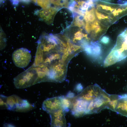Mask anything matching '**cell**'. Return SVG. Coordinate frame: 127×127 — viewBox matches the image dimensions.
Here are the masks:
<instances>
[{"instance_id":"obj_1","label":"cell","mask_w":127,"mask_h":127,"mask_svg":"<svg viewBox=\"0 0 127 127\" xmlns=\"http://www.w3.org/2000/svg\"><path fill=\"white\" fill-rule=\"evenodd\" d=\"M37 42L34 61L31 66L37 74V83L62 82L69 62L80 52L78 48L63 35L44 33Z\"/></svg>"},{"instance_id":"obj_2","label":"cell","mask_w":127,"mask_h":127,"mask_svg":"<svg viewBox=\"0 0 127 127\" xmlns=\"http://www.w3.org/2000/svg\"><path fill=\"white\" fill-rule=\"evenodd\" d=\"M127 57V28L117 37L116 44L104 61L107 67L113 65Z\"/></svg>"},{"instance_id":"obj_3","label":"cell","mask_w":127,"mask_h":127,"mask_svg":"<svg viewBox=\"0 0 127 127\" xmlns=\"http://www.w3.org/2000/svg\"><path fill=\"white\" fill-rule=\"evenodd\" d=\"M37 79L36 73L29 67L14 78L13 82L17 88H24L37 83Z\"/></svg>"},{"instance_id":"obj_4","label":"cell","mask_w":127,"mask_h":127,"mask_svg":"<svg viewBox=\"0 0 127 127\" xmlns=\"http://www.w3.org/2000/svg\"><path fill=\"white\" fill-rule=\"evenodd\" d=\"M110 94L106 91L89 102L86 114L98 113L107 108L109 100Z\"/></svg>"},{"instance_id":"obj_5","label":"cell","mask_w":127,"mask_h":127,"mask_svg":"<svg viewBox=\"0 0 127 127\" xmlns=\"http://www.w3.org/2000/svg\"><path fill=\"white\" fill-rule=\"evenodd\" d=\"M30 51L26 48H21L15 50L12 55V59L17 67L24 68L27 67L31 61Z\"/></svg>"},{"instance_id":"obj_6","label":"cell","mask_w":127,"mask_h":127,"mask_svg":"<svg viewBox=\"0 0 127 127\" xmlns=\"http://www.w3.org/2000/svg\"><path fill=\"white\" fill-rule=\"evenodd\" d=\"M105 92L98 85L95 84L87 87L76 96L89 102Z\"/></svg>"},{"instance_id":"obj_7","label":"cell","mask_w":127,"mask_h":127,"mask_svg":"<svg viewBox=\"0 0 127 127\" xmlns=\"http://www.w3.org/2000/svg\"><path fill=\"white\" fill-rule=\"evenodd\" d=\"M89 102L75 96L70 110L71 114L76 118L86 115Z\"/></svg>"},{"instance_id":"obj_8","label":"cell","mask_w":127,"mask_h":127,"mask_svg":"<svg viewBox=\"0 0 127 127\" xmlns=\"http://www.w3.org/2000/svg\"><path fill=\"white\" fill-rule=\"evenodd\" d=\"M58 10L57 7L50 6L47 8L36 10L35 11L34 14L37 16L40 20L50 24L53 23Z\"/></svg>"},{"instance_id":"obj_9","label":"cell","mask_w":127,"mask_h":127,"mask_svg":"<svg viewBox=\"0 0 127 127\" xmlns=\"http://www.w3.org/2000/svg\"><path fill=\"white\" fill-rule=\"evenodd\" d=\"M49 114L51 118V127H66L67 123L65 113L62 109H60Z\"/></svg>"},{"instance_id":"obj_10","label":"cell","mask_w":127,"mask_h":127,"mask_svg":"<svg viewBox=\"0 0 127 127\" xmlns=\"http://www.w3.org/2000/svg\"><path fill=\"white\" fill-rule=\"evenodd\" d=\"M42 107L43 110L48 114L62 108L61 101L59 96L47 99L43 102Z\"/></svg>"},{"instance_id":"obj_11","label":"cell","mask_w":127,"mask_h":127,"mask_svg":"<svg viewBox=\"0 0 127 127\" xmlns=\"http://www.w3.org/2000/svg\"><path fill=\"white\" fill-rule=\"evenodd\" d=\"M90 24L91 31L89 38L91 40L97 41L105 33L106 28L97 19Z\"/></svg>"},{"instance_id":"obj_12","label":"cell","mask_w":127,"mask_h":127,"mask_svg":"<svg viewBox=\"0 0 127 127\" xmlns=\"http://www.w3.org/2000/svg\"><path fill=\"white\" fill-rule=\"evenodd\" d=\"M115 111L118 114L127 117V94L119 95Z\"/></svg>"},{"instance_id":"obj_13","label":"cell","mask_w":127,"mask_h":127,"mask_svg":"<svg viewBox=\"0 0 127 127\" xmlns=\"http://www.w3.org/2000/svg\"><path fill=\"white\" fill-rule=\"evenodd\" d=\"M95 4L97 9L108 15H109L110 17L113 11L119 5V4H113L103 1L96 2Z\"/></svg>"},{"instance_id":"obj_14","label":"cell","mask_w":127,"mask_h":127,"mask_svg":"<svg viewBox=\"0 0 127 127\" xmlns=\"http://www.w3.org/2000/svg\"><path fill=\"white\" fill-rule=\"evenodd\" d=\"M23 99L17 95H13L7 97V109L10 111H15Z\"/></svg>"},{"instance_id":"obj_15","label":"cell","mask_w":127,"mask_h":127,"mask_svg":"<svg viewBox=\"0 0 127 127\" xmlns=\"http://www.w3.org/2000/svg\"><path fill=\"white\" fill-rule=\"evenodd\" d=\"M75 96L70 97L66 95L59 96L61 101L62 108L65 113L68 112L70 110Z\"/></svg>"},{"instance_id":"obj_16","label":"cell","mask_w":127,"mask_h":127,"mask_svg":"<svg viewBox=\"0 0 127 127\" xmlns=\"http://www.w3.org/2000/svg\"><path fill=\"white\" fill-rule=\"evenodd\" d=\"M89 47L90 48L89 56L96 57L100 54L101 52V47L98 42L91 41Z\"/></svg>"},{"instance_id":"obj_17","label":"cell","mask_w":127,"mask_h":127,"mask_svg":"<svg viewBox=\"0 0 127 127\" xmlns=\"http://www.w3.org/2000/svg\"><path fill=\"white\" fill-rule=\"evenodd\" d=\"M34 107L33 105L30 103L27 100L23 99L15 111L20 112H26L32 109Z\"/></svg>"},{"instance_id":"obj_18","label":"cell","mask_w":127,"mask_h":127,"mask_svg":"<svg viewBox=\"0 0 127 127\" xmlns=\"http://www.w3.org/2000/svg\"><path fill=\"white\" fill-rule=\"evenodd\" d=\"M95 7L85 12L84 19L85 23L91 24L97 20L95 13Z\"/></svg>"},{"instance_id":"obj_19","label":"cell","mask_w":127,"mask_h":127,"mask_svg":"<svg viewBox=\"0 0 127 127\" xmlns=\"http://www.w3.org/2000/svg\"><path fill=\"white\" fill-rule=\"evenodd\" d=\"M119 95L115 94L110 95L109 100L107 108L115 111V109L118 103Z\"/></svg>"},{"instance_id":"obj_20","label":"cell","mask_w":127,"mask_h":127,"mask_svg":"<svg viewBox=\"0 0 127 127\" xmlns=\"http://www.w3.org/2000/svg\"><path fill=\"white\" fill-rule=\"evenodd\" d=\"M95 13L97 19L101 23V22L104 21L108 22L111 21L108 15L98 10L96 8H95Z\"/></svg>"},{"instance_id":"obj_21","label":"cell","mask_w":127,"mask_h":127,"mask_svg":"<svg viewBox=\"0 0 127 127\" xmlns=\"http://www.w3.org/2000/svg\"><path fill=\"white\" fill-rule=\"evenodd\" d=\"M86 23L84 19V17L80 15L75 17L74 18L73 24L72 26H75L81 28L85 27Z\"/></svg>"},{"instance_id":"obj_22","label":"cell","mask_w":127,"mask_h":127,"mask_svg":"<svg viewBox=\"0 0 127 127\" xmlns=\"http://www.w3.org/2000/svg\"><path fill=\"white\" fill-rule=\"evenodd\" d=\"M51 3L50 0H37L36 4L44 9L51 6Z\"/></svg>"},{"instance_id":"obj_23","label":"cell","mask_w":127,"mask_h":127,"mask_svg":"<svg viewBox=\"0 0 127 127\" xmlns=\"http://www.w3.org/2000/svg\"><path fill=\"white\" fill-rule=\"evenodd\" d=\"M7 97L2 95H0V108L1 109H8L7 104Z\"/></svg>"},{"instance_id":"obj_24","label":"cell","mask_w":127,"mask_h":127,"mask_svg":"<svg viewBox=\"0 0 127 127\" xmlns=\"http://www.w3.org/2000/svg\"><path fill=\"white\" fill-rule=\"evenodd\" d=\"M0 46L1 48L4 47L6 45V39L5 37V34L2 30L0 29Z\"/></svg>"},{"instance_id":"obj_25","label":"cell","mask_w":127,"mask_h":127,"mask_svg":"<svg viewBox=\"0 0 127 127\" xmlns=\"http://www.w3.org/2000/svg\"><path fill=\"white\" fill-rule=\"evenodd\" d=\"M110 41L109 38L107 36H104L102 37L100 40V42L104 44H108Z\"/></svg>"},{"instance_id":"obj_26","label":"cell","mask_w":127,"mask_h":127,"mask_svg":"<svg viewBox=\"0 0 127 127\" xmlns=\"http://www.w3.org/2000/svg\"><path fill=\"white\" fill-rule=\"evenodd\" d=\"M83 87L82 85L80 84H79L77 85L76 87V89L78 91H80L82 90Z\"/></svg>"},{"instance_id":"obj_27","label":"cell","mask_w":127,"mask_h":127,"mask_svg":"<svg viewBox=\"0 0 127 127\" xmlns=\"http://www.w3.org/2000/svg\"><path fill=\"white\" fill-rule=\"evenodd\" d=\"M12 4L15 5L18 4L19 2V0H10Z\"/></svg>"},{"instance_id":"obj_28","label":"cell","mask_w":127,"mask_h":127,"mask_svg":"<svg viewBox=\"0 0 127 127\" xmlns=\"http://www.w3.org/2000/svg\"><path fill=\"white\" fill-rule=\"evenodd\" d=\"M4 126L6 127H14V125H12V124H7L6 123V124H5Z\"/></svg>"},{"instance_id":"obj_29","label":"cell","mask_w":127,"mask_h":127,"mask_svg":"<svg viewBox=\"0 0 127 127\" xmlns=\"http://www.w3.org/2000/svg\"><path fill=\"white\" fill-rule=\"evenodd\" d=\"M35 4H36L37 2V0H31Z\"/></svg>"},{"instance_id":"obj_30","label":"cell","mask_w":127,"mask_h":127,"mask_svg":"<svg viewBox=\"0 0 127 127\" xmlns=\"http://www.w3.org/2000/svg\"><path fill=\"white\" fill-rule=\"evenodd\" d=\"M4 0H0V3H3L4 1Z\"/></svg>"},{"instance_id":"obj_31","label":"cell","mask_w":127,"mask_h":127,"mask_svg":"<svg viewBox=\"0 0 127 127\" xmlns=\"http://www.w3.org/2000/svg\"><path fill=\"white\" fill-rule=\"evenodd\" d=\"M103 1H110L111 0H102Z\"/></svg>"},{"instance_id":"obj_32","label":"cell","mask_w":127,"mask_h":127,"mask_svg":"<svg viewBox=\"0 0 127 127\" xmlns=\"http://www.w3.org/2000/svg\"><path fill=\"white\" fill-rule=\"evenodd\" d=\"M94 0L95 1H97L98 0Z\"/></svg>"}]
</instances>
